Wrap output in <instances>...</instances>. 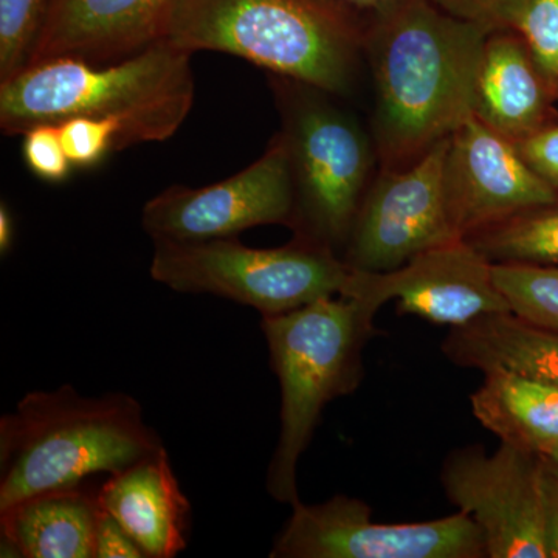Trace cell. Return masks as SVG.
<instances>
[{
  "label": "cell",
  "mask_w": 558,
  "mask_h": 558,
  "mask_svg": "<svg viewBox=\"0 0 558 558\" xmlns=\"http://www.w3.org/2000/svg\"><path fill=\"white\" fill-rule=\"evenodd\" d=\"M365 32L380 170H405L475 116L490 27L428 0H388Z\"/></svg>",
  "instance_id": "6da1fadb"
},
{
  "label": "cell",
  "mask_w": 558,
  "mask_h": 558,
  "mask_svg": "<svg viewBox=\"0 0 558 558\" xmlns=\"http://www.w3.org/2000/svg\"><path fill=\"white\" fill-rule=\"evenodd\" d=\"M193 54L159 43L113 64L61 58L0 81V131L24 135L73 117L110 120L124 148L165 142L185 123L196 97Z\"/></svg>",
  "instance_id": "7a4b0ae2"
},
{
  "label": "cell",
  "mask_w": 558,
  "mask_h": 558,
  "mask_svg": "<svg viewBox=\"0 0 558 558\" xmlns=\"http://www.w3.org/2000/svg\"><path fill=\"white\" fill-rule=\"evenodd\" d=\"M340 0H174L160 43L220 51L343 98L355 90L365 32Z\"/></svg>",
  "instance_id": "3957f363"
},
{
  "label": "cell",
  "mask_w": 558,
  "mask_h": 558,
  "mask_svg": "<svg viewBox=\"0 0 558 558\" xmlns=\"http://www.w3.org/2000/svg\"><path fill=\"white\" fill-rule=\"evenodd\" d=\"M163 449L142 403L126 392L100 398L72 385L31 391L0 417V509L89 483Z\"/></svg>",
  "instance_id": "277c9868"
},
{
  "label": "cell",
  "mask_w": 558,
  "mask_h": 558,
  "mask_svg": "<svg viewBox=\"0 0 558 558\" xmlns=\"http://www.w3.org/2000/svg\"><path fill=\"white\" fill-rule=\"evenodd\" d=\"M374 317L349 296H326L300 310L260 318L270 366L281 389L277 449L266 488L275 501H300L296 469L323 410L362 380V349Z\"/></svg>",
  "instance_id": "5b68a950"
},
{
  "label": "cell",
  "mask_w": 558,
  "mask_h": 558,
  "mask_svg": "<svg viewBox=\"0 0 558 558\" xmlns=\"http://www.w3.org/2000/svg\"><path fill=\"white\" fill-rule=\"evenodd\" d=\"M295 191L293 238L341 256L379 163L373 134L329 92L270 75Z\"/></svg>",
  "instance_id": "8992f818"
},
{
  "label": "cell",
  "mask_w": 558,
  "mask_h": 558,
  "mask_svg": "<svg viewBox=\"0 0 558 558\" xmlns=\"http://www.w3.org/2000/svg\"><path fill=\"white\" fill-rule=\"evenodd\" d=\"M150 277L179 293H208L266 315L341 295L352 267L332 250L293 238L277 248H253L238 238L154 242Z\"/></svg>",
  "instance_id": "52a82bcc"
},
{
  "label": "cell",
  "mask_w": 558,
  "mask_h": 558,
  "mask_svg": "<svg viewBox=\"0 0 558 558\" xmlns=\"http://www.w3.org/2000/svg\"><path fill=\"white\" fill-rule=\"evenodd\" d=\"M365 501L336 495L296 501L275 538L271 558H484L483 532L459 512L422 523H374Z\"/></svg>",
  "instance_id": "ba28073f"
},
{
  "label": "cell",
  "mask_w": 558,
  "mask_h": 558,
  "mask_svg": "<svg viewBox=\"0 0 558 558\" xmlns=\"http://www.w3.org/2000/svg\"><path fill=\"white\" fill-rule=\"evenodd\" d=\"M451 505L472 517L488 558H548L543 457L501 442L451 451L440 470Z\"/></svg>",
  "instance_id": "9c48e42d"
},
{
  "label": "cell",
  "mask_w": 558,
  "mask_h": 558,
  "mask_svg": "<svg viewBox=\"0 0 558 558\" xmlns=\"http://www.w3.org/2000/svg\"><path fill=\"white\" fill-rule=\"evenodd\" d=\"M295 220V191L288 149L279 132L258 160L222 182L202 189L172 185L146 202L142 227L153 242L238 238L260 226Z\"/></svg>",
  "instance_id": "30bf717a"
},
{
  "label": "cell",
  "mask_w": 558,
  "mask_h": 558,
  "mask_svg": "<svg viewBox=\"0 0 558 558\" xmlns=\"http://www.w3.org/2000/svg\"><path fill=\"white\" fill-rule=\"evenodd\" d=\"M449 142L405 170H380L373 179L341 255L349 267L395 270L425 250L462 240L451 226L444 185Z\"/></svg>",
  "instance_id": "8fae6325"
},
{
  "label": "cell",
  "mask_w": 558,
  "mask_h": 558,
  "mask_svg": "<svg viewBox=\"0 0 558 558\" xmlns=\"http://www.w3.org/2000/svg\"><path fill=\"white\" fill-rule=\"evenodd\" d=\"M341 295L359 301L371 317L389 300H398L399 314L450 328L510 312L490 260L465 238L425 250L399 269H354Z\"/></svg>",
  "instance_id": "7c38bea8"
},
{
  "label": "cell",
  "mask_w": 558,
  "mask_h": 558,
  "mask_svg": "<svg viewBox=\"0 0 558 558\" xmlns=\"http://www.w3.org/2000/svg\"><path fill=\"white\" fill-rule=\"evenodd\" d=\"M444 185L451 226L459 238L558 196L521 159L515 143L475 116L450 135Z\"/></svg>",
  "instance_id": "4fadbf2b"
},
{
  "label": "cell",
  "mask_w": 558,
  "mask_h": 558,
  "mask_svg": "<svg viewBox=\"0 0 558 558\" xmlns=\"http://www.w3.org/2000/svg\"><path fill=\"white\" fill-rule=\"evenodd\" d=\"M174 0H49L28 65L113 64L160 43Z\"/></svg>",
  "instance_id": "5bb4252c"
},
{
  "label": "cell",
  "mask_w": 558,
  "mask_h": 558,
  "mask_svg": "<svg viewBox=\"0 0 558 558\" xmlns=\"http://www.w3.org/2000/svg\"><path fill=\"white\" fill-rule=\"evenodd\" d=\"M98 505L134 538L146 558H174L189 546L190 499L167 449L110 473L97 487Z\"/></svg>",
  "instance_id": "9a60e30c"
},
{
  "label": "cell",
  "mask_w": 558,
  "mask_h": 558,
  "mask_svg": "<svg viewBox=\"0 0 558 558\" xmlns=\"http://www.w3.org/2000/svg\"><path fill=\"white\" fill-rule=\"evenodd\" d=\"M554 102L519 33L492 32L480 65L475 117L519 143L556 123Z\"/></svg>",
  "instance_id": "2e32d148"
},
{
  "label": "cell",
  "mask_w": 558,
  "mask_h": 558,
  "mask_svg": "<svg viewBox=\"0 0 558 558\" xmlns=\"http://www.w3.org/2000/svg\"><path fill=\"white\" fill-rule=\"evenodd\" d=\"M97 487L54 488L0 509V556L94 558Z\"/></svg>",
  "instance_id": "e0dca14e"
},
{
  "label": "cell",
  "mask_w": 558,
  "mask_h": 558,
  "mask_svg": "<svg viewBox=\"0 0 558 558\" xmlns=\"http://www.w3.org/2000/svg\"><path fill=\"white\" fill-rule=\"evenodd\" d=\"M442 352L461 368L513 371L558 388V332L512 312L451 328Z\"/></svg>",
  "instance_id": "ac0fdd59"
},
{
  "label": "cell",
  "mask_w": 558,
  "mask_h": 558,
  "mask_svg": "<svg viewBox=\"0 0 558 558\" xmlns=\"http://www.w3.org/2000/svg\"><path fill=\"white\" fill-rule=\"evenodd\" d=\"M484 428L501 442L545 454L558 446V388L508 369L484 371L470 398Z\"/></svg>",
  "instance_id": "d6986e66"
},
{
  "label": "cell",
  "mask_w": 558,
  "mask_h": 558,
  "mask_svg": "<svg viewBox=\"0 0 558 558\" xmlns=\"http://www.w3.org/2000/svg\"><path fill=\"white\" fill-rule=\"evenodd\" d=\"M492 264L558 266V196L465 238Z\"/></svg>",
  "instance_id": "ffe728a7"
},
{
  "label": "cell",
  "mask_w": 558,
  "mask_h": 558,
  "mask_svg": "<svg viewBox=\"0 0 558 558\" xmlns=\"http://www.w3.org/2000/svg\"><path fill=\"white\" fill-rule=\"evenodd\" d=\"M492 275L512 314L558 332V266L492 264Z\"/></svg>",
  "instance_id": "44dd1931"
},
{
  "label": "cell",
  "mask_w": 558,
  "mask_h": 558,
  "mask_svg": "<svg viewBox=\"0 0 558 558\" xmlns=\"http://www.w3.org/2000/svg\"><path fill=\"white\" fill-rule=\"evenodd\" d=\"M510 31L524 40L550 97L558 101V0H524Z\"/></svg>",
  "instance_id": "7402d4cb"
},
{
  "label": "cell",
  "mask_w": 558,
  "mask_h": 558,
  "mask_svg": "<svg viewBox=\"0 0 558 558\" xmlns=\"http://www.w3.org/2000/svg\"><path fill=\"white\" fill-rule=\"evenodd\" d=\"M49 0H0V81L27 68Z\"/></svg>",
  "instance_id": "603a6c76"
},
{
  "label": "cell",
  "mask_w": 558,
  "mask_h": 558,
  "mask_svg": "<svg viewBox=\"0 0 558 558\" xmlns=\"http://www.w3.org/2000/svg\"><path fill=\"white\" fill-rule=\"evenodd\" d=\"M70 163L73 168L90 170L106 157L124 149L121 132L113 121L73 117L58 124Z\"/></svg>",
  "instance_id": "cb8c5ba5"
},
{
  "label": "cell",
  "mask_w": 558,
  "mask_h": 558,
  "mask_svg": "<svg viewBox=\"0 0 558 558\" xmlns=\"http://www.w3.org/2000/svg\"><path fill=\"white\" fill-rule=\"evenodd\" d=\"M22 159L35 178L49 183H61L72 174L73 165L54 124H40L22 135Z\"/></svg>",
  "instance_id": "d4e9b609"
},
{
  "label": "cell",
  "mask_w": 558,
  "mask_h": 558,
  "mask_svg": "<svg viewBox=\"0 0 558 558\" xmlns=\"http://www.w3.org/2000/svg\"><path fill=\"white\" fill-rule=\"evenodd\" d=\"M515 146L527 167L558 193L557 121L515 143Z\"/></svg>",
  "instance_id": "484cf974"
},
{
  "label": "cell",
  "mask_w": 558,
  "mask_h": 558,
  "mask_svg": "<svg viewBox=\"0 0 558 558\" xmlns=\"http://www.w3.org/2000/svg\"><path fill=\"white\" fill-rule=\"evenodd\" d=\"M453 16L478 22L492 31H510L524 0H436Z\"/></svg>",
  "instance_id": "4316f807"
},
{
  "label": "cell",
  "mask_w": 558,
  "mask_h": 558,
  "mask_svg": "<svg viewBox=\"0 0 558 558\" xmlns=\"http://www.w3.org/2000/svg\"><path fill=\"white\" fill-rule=\"evenodd\" d=\"M94 558H146L126 529L101 506L95 532Z\"/></svg>",
  "instance_id": "83f0119b"
},
{
  "label": "cell",
  "mask_w": 558,
  "mask_h": 558,
  "mask_svg": "<svg viewBox=\"0 0 558 558\" xmlns=\"http://www.w3.org/2000/svg\"><path fill=\"white\" fill-rule=\"evenodd\" d=\"M543 494L548 558H558V465L546 457H543Z\"/></svg>",
  "instance_id": "f1b7e54d"
},
{
  "label": "cell",
  "mask_w": 558,
  "mask_h": 558,
  "mask_svg": "<svg viewBox=\"0 0 558 558\" xmlns=\"http://www.w3.org/2000/svg\"><path fill=\"white\" fill-rule=\"evenodd\" d=\"M14 244V218L13 213L5 202L0 204V253L9 255Z\"/></svg>",
  "instance_id": "f546056e"
},
{
  "label": "cell",
  "mask_w": 558,
  "mask_h": 558,
  "mask_svg": "<svg viewBox=\"0 0 558 558\" xmlns=\"http://www.w3.org/2000/svg\"><path fill=\"white\" fill-rule=\"evenodd\" d=\"M340 2L349 3L352 7H379L388 0H340Z\"/></svg>",
  "instance_id": "4dcf8cb0"
},
{
  "label": "cell",
  "mask_w": 558,
  "mask_h": 558,
  "mask_svg": "<svg viewBox=\"0 0 558 558\" xmlns=\"http://www.w3.org/2000/svg\"><path fill=\"white\" fill-rule=\"evenodd\" d=\"M543 457L549 458L550 461L556 462V464L558 465V446L553 447V449H550L549 451H546V453L543 454Z\"/></svg>",
  "instance_id": "1f68e13d"
}]
</instances>
